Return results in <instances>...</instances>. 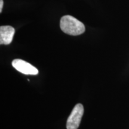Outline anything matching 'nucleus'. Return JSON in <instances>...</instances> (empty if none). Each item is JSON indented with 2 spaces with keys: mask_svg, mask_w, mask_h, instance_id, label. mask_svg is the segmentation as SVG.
<instances>
[{
  "mask_svg": "<svg viewBox=\"0 0 129 129\" xmlns=\"http://www.w3.org/2000/svg\"><path fill=\"white\" fill-rule=\"evenodd\" d=\"M60 26L62 30L70 35H79L85 32L84 24L73 16L66 15L60 19Z\"/></svg>",
  "mask_w": 129,
  "mask_h": 129,
  "instance_id": "obj_1",
  "label": "nucleus"
},
{
  "mask_svg": "<svg viewBox=\"0 0 129 129\" xmlns=\"http://www.w3.org/2000/svg\"><path fill=\"white\" fill-rule=\"evenodd\" d=\"M3 7V0H0V13L2 12Z\"/></svg>",
  "mask_w": 129,
  "mask_h": 129,
  "instance_id": "obj_5",
  "label": "nucleus"
},
{
  "mask_svg": "<svg viewBox=\"0 0 129 129\" xmlns=\"http://www.w3.org/2000/svg\"><path fill=\"white\" fill-rule=\"evenodd\" d=\"M15 29L11 26H1L0 27V44L8 45L13 41Z\"/></svg>",
  "mask_w": 129,
  "mask_h": 129,
  "instance_id": "obj_4",
  "label": "nucleus"
},
{
  "mask_svg": "<svg viewBox=\"0 0 129 129\" xmlns=\"http://www.w3.org/2000/svg\"><path fill=\"white\" fill-rule=\"evenodd\" d=\"M84 114L83 105L78 104L75 106L69 116L67 122V129H77L80 124Z\"/></svg>",
  "mask_w": 129,
  "mask_h": 129,
  "instance_id": "obj_2",
  "label": "nucleus"
},
{
  "mask_svg": "<svg viewBox=\"0 0 129 129\" xmlns=\"http://www.w3.org/2000/svg\"><path fill=\"white\" fill-rule=\"evenodd\" d=\"M12 66L16 70L26 75H35L38 74V70L26 61L16 59L12 62Z\"/></svg>",
  "mask_w": 129,
  "mask_h": 129,
  "instance_id": "obj_3",
  "label": "nucleus"
}]
</instances>
